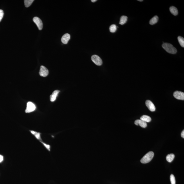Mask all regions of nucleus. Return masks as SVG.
Masks as SVG:
<instances>
[{"label":"nucleus","mask_w":184,"mask_h":184,"mask_svg":"<svg viewBox=\"0 0 184 184\" xmlns=\"http://www.w3.org/2000/svg\"><path fill=\"white\" fill-rule=\"evenodd\" d=\"M30 132L33 134L35 136L36 139H39V140H41L40 133L37 132L33 131H30Z\"/></svg>","instance_id":"f3484780"},{"label":"nucleus","mask_w":184,"mask_h":184,"mask_svg":"<svg viewBox=\"0 0 184 184\" xmlns=\"http://www.w3.org/2000/svg\"><path fill=\"white\" fill-rule=\"evenodd\" d=\"M4 15V11L0 9V22L2 21Z\"/></svg>","instance_id":"4be33fe9"},{"label":"nucleus","mask_w":184,"mask_h":184,"mask_svg":"<svg viewBox=\"0 0 184 184\" xmlns=\"http://www.w3.org/2000/svg\"><path fill=\"white\" fill-rule=\"evenodd\" d=\"M127 16L123 15L120 18L119 24L121 25H124L127 22Z\"/></svg>","instance_id":"dca6fc26"},{"label":"nucleus","mask_w":184,"mask_h":184,"mask_svg":"<svg viewBox=\"0 0 184 184\" xmlns=\"http://www.w3.org/2000/svg\"><path fill=\"white\" fill-rule=\"evenodd\" d=\"M175 157V155L174 154H169L167 155L166 157V159L168 162L170 163L174 160Z\"/></svg>","instance_id":"2eb2a0df"},{"label":"nucleus","mask_w":184,"mask_h":184,"mask_svg":"<svg viewBox=\"0 0 184 184\" xmlns=\"http://www.w3.org/2000/svg\"><path fill=\"white\" fill-rule=\"evenodd\" d=\"M117 26L115 24H113L109 27V30L111 33H114L117 30Z\"/></svg>","instance_id":"aec40b11"},{"label":"nucleus","mask_w":184,"mask_h":184,"mask_svg":"<svg viewBox=\"0 0 184 184\" xmlns=\"http://www.w3.org/2000/svg\"><path fill=\"white\" fill-rule=\"evenodd\" d=\"M135 125L138 126L139 125L141 127H143V128H145L147 127V123L141 120H136L135 121Z\"/></svg>","instance_id":"9d476101"},{"label":"nucleus","mask_w":184,"mask_h":184,"mask_svg":"<svg viewBox=\"0 0 184 184\" xmlns=\"http://www.w3.org/2000/svg\"><path fill=\"white\" fill-rule=\"evenodd\" d=\"M169 10H170V13L173 15H175V16L178 15V9L175 7H170V8H169Z\"/></svg>","instance_id":"ddd939ff"},{"label":"nucleus","mask_w":184,"mask_h":184,"mask_svg":"<svg viewBox=\"0 0 184 184\" xmlns=\"http://www.w3.org/2000/svg\"><path fill=\"white\" fill-rule=\"evenodd\" d=\"M181 137H182V138H184V131L183 130L182 132L181 133Z\"/></svg>","instance_id":"393cba45"},{"label":"nucleus","mask_w":184,"mask_h":184,"mask_svg":"<svg viewBox=\"0 0 184 184\" xmlns=\"http://www.w3.org/2000/svg\"><path fill=\"white\" fill-rule=\"evenodd\" d=\"M41 143L42 144H43V145H44V146L46 147V149L49 151L50 150V145L46 144L44 143L43 142Z\"/></svg>","instance_id":"5701e85b"},{"label":"nucleus","mask_w":184,"mask_h":184,"mask_svg":"<svg viewBox=\"0 0 184 184\" xmlns=\"http://www.w3.org/2000/svg\"><path fill=\"white\" fill-rule=\"evenodd\" d=\"M91 60L96 65L100 66L102 64L101 59L97 55H94L91 57Z\"/></svg>","instance_id":"7ed1b4c3"},{"label":"nucleus","mask_w":184,"mask_h":184,"mask_svg":"<svg viewBox=\"0 0 184 184\" xmlns=\"http://www.w3.org/2000/svg\"><path fill=\"white\" fill-rule=\"evenodd\" d=\"M158 17L157 15L154 16L151 19L150 21L149 24L151 25H153L156 24L158 22Z\"/></svg>","instance_id":"4468645a"},{"label":"nucleus","mask_w":184,"mask_h":184,"mask_svg":"<svg viewBox=\"0 0 184 184\" xmlns=\"http://www.w3.org/2000/svg\"><path fill=\"white\" fill-rule=\"evenodd\" d=\"M70 39V35L68 34H64L62 36L61 41L62 43L64 44H68L69 41Z\"/></svg>","instance_id":"1a4fd4ad"},{"label":"nucleus","mask_w":184,"mask_h":184,"mask_svg":"<svg viewBox=\"0 0 184 184\" xmlns=\"http://www.w3.org/2000/svg\"><path fill=\"white\" fill-rule=\"evenodd\" d=\"M138 1H139V2H143V0H138Z\"/></svg>","instance_id":"bb28decb"},{"label":"nucleus","mask_w":184,"mask_h":184,"mask_svg":"<svg viewBox=\"0 0 184 184\" xmlns=\"http://www.w3.org/2000/svg\"><path fill=\"white\" fill-rule=\"evenodd\" d=\"M170 181L171 184H176V180L175 176L173 174L170 176Z\"/></svg>","instance_id":"412c9836"},{"label":"nucleus","mask_w":184,"mask_h":184,"mask_svg":"<svg viewBox=\"0 0 184 184\" xmlns=\"http://www.w3.org/2000/svg\"><path fill=\"white\" fill-rule=\"evenodd\" d=\"M33 21L36 24L39 30H41L43 28V23L41 20L37 17H35L33 19Z\"/></svg>","instance_id":"423d86ee"},{"label":"nucleus","mask_w":184,"mask_h":184,"mask_svg":"<svg viewBox=\"0 0 184 184\" xmlns=\"http://www.w3.org/2000/svg\"><path fill=\"white\" fill-rule=\"evenodd\" d=\"M163 48L167 53L171 54H175L177 52V50L175 47L171 44L167 43H164L162 45Z\"/></svg>","instance_id":"f257e3e1"},{"label":"nucleus","mask_w":184,"mask_h":184,"mask_svg":"<svg viewBox=\"0 0 184 184\" xmlns=\"http://www.w3.org/2000/svg\"><path fill=\"white\" fill-rule=\"evenodd\" d=\"M178 42L182 47H184V39L181 36H178Z\"/></svg>","instance_id":"6ab92c4d"},{"label":"nucleus","mask_w":184,"mask_h":184,"mask_svg":"<svg viewBox=\"0 0 184 184\" xmlns=\"http://www.w3.org/2000/svg\"><path fill=\"white\" fill-rule=\"evenodd\" d=\"M59 92V91L58 90H55L53 92L52 94L50 96L51 102H53L56 100V97L58 95Z\"/></svg>","instance_id":"9b49d317"},{"label":"nucleus","mask_w":184,"mask_h":184,"mask_svg":"<svg viewBox=\"0 0 184 184\" xmlns=\"http://www.w3.org/2000/svg\"><path fill=\"white\" fill-rule=\"evenodd\" d=\"M146 105L149 110L151 112H154L156 110V107L153 103L149 100H147L146 101Z\"/></svg>","instance_id":"6e6552de"},{"label":"nucleus","mask_w":184,"mask_h":184,"mask_svg":"<svg viewBox=\"0 0 184 184\" xmlns=\"http://www.w3.org/2000/svg\"><path fill=\"white\" fill-rule=\"evenodd\" d=\"M140 120L146 122H149L151 121V119L149 116L144 115L141 116L140 118Z\"/></svg>","instance_id":"f8f14e48"},{"label":"nucleus","mask_w":184,"mask_h":184,"mask_svg":"<svg viewBox=\"0 0 184 184\" xmlns=\"http://www.w3.org/2000/svg\"><path fill=\"white\" fill-rule=\"evenodd\" d=\"M174 96L176 99L184 100V93L182 92L176 91L174 93Z\"/></svg>","instance_id":"0eeeda50"},{"label":"nucleus","mask_w":184,"mask_h":184,"mask_svg":"<svg viewBox=\"0 0 184 184\" xmlns=\"http://www.w3.org/2000/svg\"><path fill=\"white\" fill-rule=\"evenodd\" d=\"M91 2H93V3H94V2H96L97 1H96V0H91Z\"/></svg>","instance_id":"a878e982"},{"label":"nucleus","mask_w":184,"mask_h":184,"mask_svg":"<svg viewBox=\"0 0 184 184\" xmlns=\"http://www.w3.org/2000/svg\"><path fill=\"white\" fill-rule=\"evenodd\" d=\"M154 154L152 151H150L145 155L141 160L140 162L142 163L146 164L149 163L154 158Z\"/></svg>","instance_id":"f03ea898"},{"label":"nucleus","mask_w":184,"mask_h":184,"mask_svg":"<svg viewBox=\"0 0 184 184\" xmlns=\"http://www.w3.org/2000/svg\"><path fill=\"white\" fill-rule=\"evenodd\" d=\"M4 159V157L2 155H0V163L2 162Z\"/></svg>","instance_id":"b1692460"},{"label":"nucleus","mask_w":184,"mask_h":184,"mask_svg":"<svg viewBox=\"0 0 184 184\" xmlns=\"http://www.w3.org/2000/svg\"><path fill=\"white\" fill-rule=\"evenodd\" d=\"M49 71L48 70L45 66H40L39 74L41 76L45 77L48 75Z\"/></svg>","instance_id":"39448f33"},{"label":"nucleus","mask_w":184,"mask_h":184,"mask_svg":"<svg viewBox=\"0 0 184 184\" xmlns=\"http://www.w3.org/2000/svg\"><path fill=\"white\" fill-rule=\"evenodd\" d=\"M36 108L35 105L31 102H29L27 103V108L25 110V112L26 113H30L33 112L35 110Z\"/></svg>","instance_id":"20e7f679"},{"label":"nucleus","mask_w":184,"mask_h":184,"mask_svg":"<svg viewBox=\"0 0 184 184\" xmlns=\"http://www.w3.org/2000/svg\"><path fill=\"white\" fill-rule=\"evenodd\" d=\"M34 1V0H25L24 1V2L25 6L27 8L29 7Z\"/></svg>","instance_id":"a211bd4d"}]
</instances>
